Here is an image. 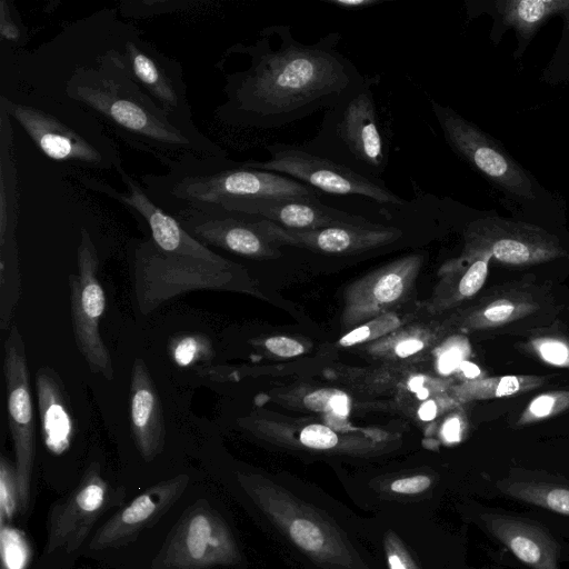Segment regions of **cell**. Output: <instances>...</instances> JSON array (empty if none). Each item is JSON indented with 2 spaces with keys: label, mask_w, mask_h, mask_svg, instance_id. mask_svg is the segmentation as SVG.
Wrapping results in <instances>:
<instances>
[{
  "label": "cell",
  "mask_w": 569,
  "mask_h": 569,
  "mask_svg": "<svg viewBox=\"0 0 569 569\" xmlns=\"http://www.w3.org/2000/svg\"><path fill=\"white\" fill-rule=\"evenodd\" d=\"M188 4V1H123L120 3V10L126 17L141 19L186 9Z\"/></svg>",
  "instance_id": "obj_31"
},
{
  "label": "cell",
  "mask_w": 569,
  "mask_h": 569,
  "mask_svg": "<svg viewBox=\"0 0 569 569\" xmlns=\"http://www.w3.org/2000/svg\"><path fill=\"white\" fill-rule=\"evenodd\" d=\"M329 410L340 417L349 413V400L347 395L336 391L329 401Z\"/></svg>",
  "instance_id": "obj_43"
},
{
  "label": "cell",
  "mask_w": 569,
  "mask_h": 569,
  "mask_svg": "<svg viewBox=\"0 0 569 569\" xmlns=\"http://www.w3.org/2000/svg\"><path fill=\"white\" fill-rule=\"evenodd\" d=\"M0 552L2 569H26L30 560V547L26 536L18 529L1 525Z\"/></svg>",
  "instance_id": "obj_27"
},
{
  "label": "cell",
  "mask_w": 569,
  "mask_h": 569,
  "mask_svg": "<svg viewBox=\"0 0 569 569\" xmlns=\"http://www.w3.org/2000/svg\"><path fill=\"white\" fill-rule=\"evenodd\" d=\"M422 347L423 343L420 340L410 339L398 343V346L396 347V353L401 358H406L410 355L418 352L419 350L422 349Z\"/></svg>",
  "instance_id": "obj_45"
},
{
  "label": "cell",
  "mask_w": 569,
  "mask_h": 569,
  "mask_svg": "<svg viewBox=\"0 0 569 569\" xmlns=\"http://www.w3.org/2000/svg\"><path fill=\"white\" fill-rule=\"evenodd\" d=\"M236 539L220 515L208 505L183 513L154 558V569H209L239 562Z\"/></svg>",
  "instance_id": "obj_10"
},
{
  "label": "cell",
  "mask_w": 569,
  "mask_h": 569,
  "mask_svg": "<svg viewBox=\"0 0 569 569\" xmlns=\"http://www.w3.org/2000/svg\"><path fill=\"white\" fill-rule=\"evenodd\" d=\"M431 109L447 144L505 194L533 200L536 184L527 171L490 136L448 106L431 100Z\"/></svg>",
  "instance_id": "obj_7"
},
{
  "label": "cell",
  "mask_w": 569,
  "mask_h": 569,
  "mask_svg": "<svg viewBox=\"0 0 569 569\" xmlns=\"http://www.w3.org/2000/svg\"><path fill=\"white\" fill-rule=\"evenodd\" d=\"M250 44L237 43L226 53H241L248 67L224 77V101L214 114L242 129H274L328 109L366 78L339 51V32L317 42L298 41L287 24L263 28Z\"/></svg>",
  "instance_id": "obj_1"
},
{
  "label": "cell",
  "mask_w": 569,
  "mask_h": 569,
  "mask_svg": "<svg viewBox=\"0 0 569 569\" xmlns=\"http://www.w3.org/2000/svg\"><path fill=\"white\" fill-rule=\"evenodd\" d=\"M380 541L387 569H422L420 560L392 529L383 532Z\"/></svg>",
  "instance_id": "obj_29"
},
{
  "label": "cell",
  "mask_w": 569,
  "mask_h": 569,
  "mask_svg": "<svg viewBox=\"0 0 569 569\" xmlns=\"http://www.w3.org/2000/svg\"><path fill=\"white\" fill-rule=\"evenodd\" d=\"M168 353L177 366L191 368L211 359L212 346L202 333H180L170 339Z\"/></svg>",
  "instance_id": "obj_24"
},
{
  "label": "cell",
  "mask_w": 569,
  "mask_h": 569,
  "mask_svg": "<svg viewBox=\"0 0 569 569\" xmlns=\"http://www.w3.org/2000/svg\"><path fill=\"white\" fill-rule=\"evenodd\" d=\"M423 385V378L422 377H415L411 378L408 386L411 391L418 392L420 389H422Z\"/></svg>",
  "instance_id": "obj_49"
},
{
  "label": "cell",
  "mask_w": 569,
  "mask_h": 569,
  "mask_svg": "<svg viewBox=\"0 0 569 569\" xmlns=\"http://www.w3.org/2000/svg\"><path fill=\"white\" fill-rule=\"evenodd\" d=\"M418 413H419L420 419H422L425 421L432 420L437 415V406L431 400L427 401L426 403H423L420 407Z\"/></svg>",
  "instance_id": "obj_47"
},
{
  "label": "cell",
  "mask_w": 569,
  "mask_h": 569,
  "mask_svg": "<svg viewBox=\"0 0 569 569\" xmlns=\"http://www.w3.org/2000/svg\"><path fill=\"white\" fill-rule=\"evenodd\" d=\"M78 273L69 276L72 328L76 345L90 370L108 380L113 378V365L104 345L99 323L106 310V293L99 281L97 249L86 228L81 229L77 249Z\"/></svg>",
  "instance_id": "obj_11"
},
{
  "label": "cell",
  "mask_w": 569,
  "mask_h": 569,
  "mask_svg": "<svg viewBox=\"0 0 569 569\" xmlns=\"http://www.w3.org/2000/svg\"><path fill=\"white\" fill-rule=\"evenodd\" d=\"M237 214L262 218L292 231L370 224L363 218L323 204L319 198H276L250 202Z\"/></svg>",
  "instance_id": "obj_16"
},
{
  "label": "cell",
  "mask_w": 569,
  "mask_h": 569,
  "mask_svg": "<svg viewBox=\"0 0 569 569\" xmlns=\"http://www.w3.org/2000/svg\"><path fill=\"white\" fill-rule=\"evenodd\" d=\"M482 251L501 262L522 264L550 258L557 252L548 234L527 223L499 218L480 221Z\"/></svg>",
  "instance_id": "obj_18"
},
{
  "label": "cell",
  "mask_w": 569,
  "mask_h": 569,
  "mask_svg": "<svg viewBox=\"0 0 569 569\" xmlns=\"http://www.w3.org/2000/svg\"><path fill=\"white\" fill-rule=\"evenodd\" d=\"M0 107L49 159L86 170H114L122 162L103 126L73 102L8 90Z\"/></svg>",
  "instance_id": "obj_3"
},
{
  "label": "cell",
  "mask_w": 569,
  "mask_h": 569,
  "mask_svg": "<svg viewBox=\"0 0 569 569\" xmlns=\"http://www.w3.org/2000/svg\"><path fill=\"white\" fill-rule=\"evenodd\" d=\"M485 522L519 560L532 569H557L553 546L535 527L501 516H488Z\"/></svg>",
  "instance_id": "obj_20"
},
{
  "label": "cell",
  "mask_w": 569,
  "mask_h": 569,
  "mask_svg": "<svg viewBox=\"0 0 569 569\" xmlns=\"http://www.w3.org/2000/svg\"><path fill=\"white\" fill-rule=\"evenodd\" d=\"M460 370L467 378H477L480 375V369L478 366L470 361H462L459 366Z\"/></svg>",
  "instance_id": "obj_48"
},
{
  "label": "cell",
  "mask_w": 569,
  "mask_h": 569,
  "mask_svg": "<svg viewBox=\"0 0 569 569\" xmlns=\"http://www.w3.org/2000/svg\"><path fill=\"white\" fill-rule=\"evenodd\" d=\"M300 441L312 449H331L338 443V437L326 426L310 425L302 429Z\"/></svg>",
  "instance_id": "obj_34"
},
{
  "label": "cell",
  "mask_w": 569,
  "mask_h": 569,
  "mask_svg": "<svg viewBox=\"0 0 569 569\" xmlns=\"http://www.w3.org/2000/svg\"><path fill=\"white\" fill-rule=\"evenodd\" d=\"M0 238L16 234L18 224V178L10 116L0 107Z\"/></svg>",
  "instance_id": "obj_21"
},
{
  "label": "cell",
  "mask_w": 569,
  "mask_h": 569,
  "mask_svg": "<svg viewBox=\"0 0 569 569\" xmlns=\"http://www.w3.org/2000/svg\"><path fill=\"white\" fill-rule=\"evenodd\" d=\"M20 511L16 466L4 456L0 459V525H9Z\"/></svg>",
  "instance_id": "obj_28"
},
{
  "label": "cell",
  "mask_w": 569,
  "mask_h": 569,
  "mask_svg": "<svg viewBox=\"0 0 569 569\" xmlns=\"http://www.w3.org/2000/svg\"><path fill=\"white\" fill-rule=\"evenodd\" d=\"M432 479L427 475L400 477L389 483L385 498L395 500H413L423 498L431 488Z\"/></svg>",
  "instance_id": "obj_30"
},
{
  "label": "cell",
  "mask_w": 569,
  "mask_h": 569,
  "mask_svg": "<svg viewBox=\"0 0 569 569\" xmlns=\"http://www.w3.org/2000/svg\"><path fill=\"white\" fill-rule=\"evenodd\" d=\"M402 290V279L397 273H388L377 282L373 293L379 301L391 302L400 297Z\"/></svg>",
  "instance_id": "obj_35"
},
{
  "label": "cell",
  "mask_w": 569,
  "mask_h": 569,
  "mask_svg": "<svg viewBox=\"0 0 569 569\" xmlns=\"http://www.w3.org/2000/svg\"><path fill=\"white\" fill-rule=\"evenodd\" d=\"M330 4H335L345 10L366 9L382 2L381 0H326Z\"/></svg>",
  "instance_id": "obj_42"
},
{
  "label": "cell",
  "mask_w": 569,
  "mask_h": 569,
  "mask_svg": "<svg viewBox=\"0 0 569 569\" xmlns=\"http://www.w3.org/2000/svg\"><path fill=\"white\" fill-rule=\"evenodd\" d=\"M419 399H426L428 397V390L426 388L420 389L416 392Z\"/></svg>",
  "instance_id": "obj_50"
},
{
  "label": "cell",
  "mask_w": 569,
  "mask_h": 569,
  "mask_svg": "<svg viewBox=\"0 0 569 569\" xmlns=\"http://www.w3.org/2000/svg\"><path fill=\"white\" fill-rule=\"evenodd\" d=\"M495 4L503 26L513 28L526 42L548 19L569 13V0H500Z\"/></svg>",
  "instance_id": "obj_22"
},
{
  "label": "cell",
  "mask_w": 569,
  "mask_h": 569,
  "mask_svg": "<svg viewBox=\"0 0 569 569\" xmlns=\"http://www.w3.org/2000/svg\"><path fill=\"white\" fill-rule=\"evenodd\" d=\"M370 335V329L367 326L359 327L340 339V345L348 347L361 342Z\"/></svg>",
  "instance_id": "obj_44"
},
{
  "label": "cell",
  "mask_w": 569,
  "mask_h": 569,
  "mask_svg": "<svg viewBox=\"0 0 569 569\" xmlns=\"http://www.w3.org/2000/svg\"><path fill=\"white\" fill-rule=\"evenodd\" d=\"M542 379L531 376H503L476 381L470 387L473 398H500L519 395L537 388Z\"/></svg>",
  "instance_id": "obj_25"
},
{
  "label": "cell",
  "mask_w": 569,
  "mask_h": 569,
  "mask_svg": "<svg viewBox=\"0 0 569 569\" xmlns=\"http://www.w3.org/2000/svg\"><path fill=\"white\" fill-rule=\"evenodd\" d=\"M287 231L297 238L311 240L315 247L329 253L345 252L356 246L357 242H376L392 236L389 230H363L361 226H337L311 231Z\"/></svg>",
  "instance_id": "obj_23"
},
{
  "label": "cell",
  "mask_w": 569,
  "mask_h": 569,
  "mask_svg": "<svg viewBox=\"0 0 569 569\" xmlns=\"http://www.w3.org/2000/svg\"><path fill=\"white\" fill-rule=\"evenodd\" d=\"M540 356L548 362L557 366L569 363L568 347L557 340H545L538 347Z\"/></svg>",
  "instance_id": "obj_36"
},
{
  "label": "cell",
  "mask_w": 569,
  "mask_h": 569,
  "mask_svg": "<svg viewBox=\"0 0 569 569\" xmlns=\"http://www.w3.org/2000/svg\"><path fill=\"white\" fill-rule=\"evenodd\" d=\"M335 390L321 389L308 395L305 398V405L311 409L317 411H325L329 409V401L331 397L335 395Z\"/></svg>",
  "instance_id": "obj_40"
},
{
  "label": "cell",
  "mask_w": 569,
  "mask_h": 569,
  "mask_svg": "<svg viewBox=\"0 0 569 569\" xmlns=\"http://www.w3.org/2000/svg\"><path fill=\"white\" fill-rule=\"evenodd\" d=\"M510 492L527 502L569 516V489L525 483L516 485Z\"/></svg>",
  "instance_id": "obj_26"
},
{
  "label": "cell",
  "mask_w": 569,
  "mask_h": 569,
  "mask_svg": "<svg viewBox=\"0 0 569 569\" xmlns=\"http://www.w3.org/2000/svg\"><path fill=\"white\" fill-rule=\"evenodd\" d=\"M250 499L301 553L325 569H368L347 535L320 509L253 477H240Z\"/></svg>",
  "instance_id": "obj_5"
},
{
  "label": "cell",
  "mask_w": 569,
  "mask_h": 569,
  "mask_svg": "<svg viewBox=\"0 0 569 569\" xmlns=\"http://www.w3.org/2000/svg\"><path fill=\"white\" fill-rule=\"evenodd\" d=\"M120 48L132 80L182 129L202 134L192 120L181 64L160 52L130 23H123Z\"/></svg>",
  "instance_id": "obj_9"
},
{
  "label": "cell",
  "mask_w": 569,
  "mask_h": 569,
  "mask_svg": "<svg viewBox=\"0 0 569 569\" xmlns=\"http://www.w3.org/2000/svg\"><path fill=\"white\" fill-rule=\"evenodd\" d=\"M371 86L372 80L366 77L326 109L315 137L300 146L366 178L381 180L388 147Z\"/></svg>",
  "instance_id": "obj_4"
},
{
  "label": "cell",
  "mask_w": 569,
  "mask_h": 569,
  "mask_svg": "<svg viewBox=\"0 0 569 569\" xmlns=\"http://www.w3.org/2000/svg\"><path fill=\"white\" fill-rule=\"evenodd\" d=\"M0 36L9 44L18 47L26 39V29L11 2H0Z\"/></svg>",
  "instance_id": "obj_32"
},
{
  "label": "cell",
  "mask_w": 569,
  "mask_h": 569,
  "mask_svg": "<svg viewBox=\"0 0 569 569\" xmlns=\"http://www.w3.org/2000/svg\"><path fill=\"white\" fill-rule=\"evenodd\" d=\"M560 398V393H546L537 397L528 408V419L548 417L559 407Z\"/></svg>",
  "instance_id": "obj_37"
},
{
  "label": "cell",
  "mask_w": 569,
  "mask_h": 569,
  "mask_svg": "<svg viewBox=\"0 0 569 569\" xmlns=\"http://www.w3.org/2000/svg\"><path fill=\"white\" fill-rule=\"evenodd\" d=\"M37 395L43 442L51 452L60 455L71 445L74 423L62 381L53 369L38 370Z\"/></svg>",
  "instance_id": "obj_19"
},
{
  "label": "cell",
  "mask_w": 569,
  "mask_h": 569,
  "mask_svg": "<svg viewBox=\"0 0 569 569\" xmlns=\"http://www.w3.org/2000/svg\"><path fill=\"white\" fill-rule=\"evenodd\" d=\"M442 435L447 441L455 442L460 439V421L458 418H451L446 421L442 428Z\"/></svg>",
  "instance_id": "obj_46"
},
{
  "label": "cell",
  "mask_w": 569,
  "mask_h": 569,
  "mask_svg": "<svg viewBox=\"0 0 569 569\" xmlns=\"http://www.w3.org/2000/svg\"><path fill=\"white\" fill-rule=\"evenodd\" d=\"M462 362V352L458 348H450L439 358V371L448 375L457 369Z\"/></svg>",
  "instance_id": "obj_41"
},
{
  "label": "cell",
  "mask_w": 569,
  "mask_h": 569,
  "mask_svg": "<svg viewBox=\"0 0 569 569\" xmlns=\"http://www.w3.org/2000/svg\"><path fill=\"white\" fill-rule=\"evenodd\" d=\"M517 311L516 305L508 300L495 301L483 311V318L489 323L498 325L510 320Z\"/></svg>",
  "instance_id": "obj_39"
},
{
  "label": "cell",
  "mask_w": 569,
  "mask_h": 569,
  "mask_svg": "<svg viewBox=\"0 0 569 569\" xmlns=\"http://www.w3.org/2000/svg\"><path fill=\"white\" fill-rule=\"evenodd\" d=\"M129 259L134 301L142 316L186 292L227 289L233 273L230 261L218 263L168 253L149 238L133 241Z\"/></svg>",
  "instance_id": "obj_6"
},
{
  "label": "cell",
  "mask_w": 569,
  "mask_h": 569,
  "mask_svg": "<svg viewBox=\"0 0 569 569\" xmlns=\"http://www.w3.org/2000/svg\"><path fill=\"white\" fill-rule=\"evenodd\" d=\"M3 349L8 419L14 446L20 512L26 513L34 461V423L26 346L16 325L10 327Z\"/></svg>",
  "instance_id": "obj_12"
},
{
  "label": "cell",
  "mask_w": 569,
  "mask_h": 569,
  "mask_svg": "<svg viewBox=\"0 0 569 569\" xmlns=\"http://www.w3.org/2000/svg\"><path fill=\"white\" fill-rule=\"evenodd\" d=\"M266 348L280 357H295L301 355L305 351L303 346L287 337H271L264 341Z\"/></svg>",
  "instance_id": "obj_38"
},
{
  "label": "cell",
  "mask_w": 569,
  "mask_h": 569,
  "mask_svg": "<svg viewBox=\"0 0 569 569\" xmlns=\"http://www.w3.org/2000/svg\"><path fill=\"white\" fill-rule=\"evenodd\" d=\"M266 149L270 154L269 159L243 161V164L287 176L317 191L333 196L363 197L382 206L406 204L382 180L366 178L345 166L313 154L301 146L278 142L267 146Z\"/></svg>",
  "instance_id": "obj_8"
},
{
  "label": "cell",
  "mask_w": 569,
  "mask_h": 569,
  "mask_svg": "<svg viewBox=\"0 0 569 569\" xmlns=\"http://www.w3.org/2000/svg\"><path fill=\"white\" fill-rule=\"evenodd\" d=\"M119 20L108 48L90 64L80 66L33 92L76 103L131 148L163 167L187 154L228 157L204 133L193 134L178 124L144 93L128 73L121 56Z\"/></svg>",
  "instance_id": "obj_2"
},
{
  "label": "cell",
  "mask_w": 569,
  "mask_h": 569,
  "mask_svg": "<svg viewBox=\"0 0 569 569\" xmlns=\"http://www.w3.org/2000/svg\"><path fill=\"white\" fill-rule=\"evenodd\" d=\"M116 172L126 187V191H120L108 182L90 176H81L79 180L86 189L117 201L143 222L149 230V239L160 250L218 263L229 261L193 238L177 218L160 208L149 197L141 183L123 168L122 162L117 167Z\"/></svg>",
  "instance_id": "obj_13"
},
{
  "label": "cell",
  "mask_w": 569,
  "mask_h": 569,
  "mask_svg": "<svg viewBox=\"0 0 569 569\" xmlns=\"http://www.w3.org/2000/svg\"><path fill=\"white\" fill-rule=\"evenodd\" d=\"M481 254L482 256L468 268L459 282V292L462 297H471L478 292L487 278L488 259L491 256L485 251H481Z\"/></svg>",
  "instance_id": "obj_33"
},
{
  "label": "cell",
  "mask_w": 569,
  "mask_h": 569,
  "mask_svg": "<svg viewBox=\"0 0 569 569\" xmlns=\"http://www.w3.org/2000/svg\"><path fill=\"white\" fill-rule=\"evenodd\" d=\"M188 483L189 477L179 475L148 488L98 529L90 540V550L100 551L132 541L170 509Z\"/></svg>",
  "instance_id": "obj_15"
},
{
  "label": "cell",
  "mask_w": 569,
  "mask_h": 569,
  "mask_svg": "<svg viewBox=\"0 0 569 569\" xmlns=\"http://www.w3.org/2000/svg\"><path fill=\"white\" fill-rule=\"evenodd\" d=\"M130 428L144 460L151 461L161 453L166 439L162 405L150 371L140 358L131 370Z\"/></svg>",
  "instance_id": "obj_17"
},
{
  "label": "cell",
  "mask_w": 569,
  "mask_h": 569,
  "mask_svg": "<svg viewBox=\"0 0 569 569\" xmlns=\"http://www.w3.org/2000/svg\"><path fill=\"white\" fill-rule=\"evenodd\" d=\"M116 500L117 496L111 493L99 465L93 462L80 483L52 507L48 520L46 555L62 559L72 557L96 521Z\"/></svg>",
  "instance_id": "obj_14"
}]
</instances>
